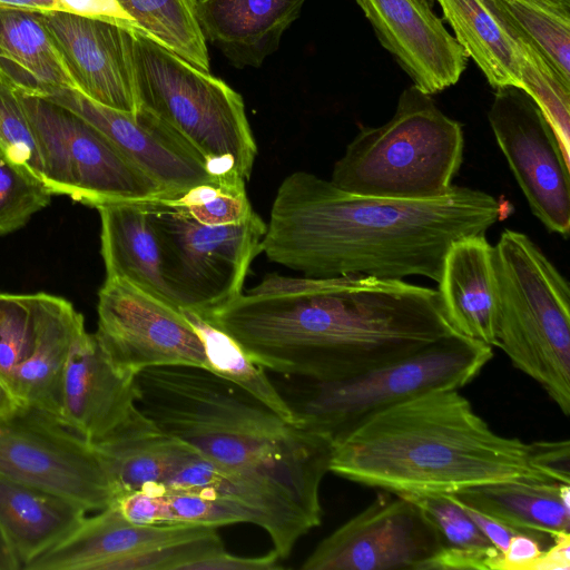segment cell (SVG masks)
<instances>
[{"label": "cell", "instance_id": "obj_36", "mask_svg": "<svg viewBox=\"0 0 570 570\" xmlns=\"http://www.w3.org/2000/svg\"><path fill=\"white\" fill-rule=\"evenodd\" d=\"M38 316L39 293H0V380L9 392L19 366L31 351Z\"/></svg>", "mask_w": 570, "mask_h": 570}, {"label": "cell", "instance_id": "obj_43", "mask_svg": "<svg viewBox=\"0 0 570 570\" xmlns=\"http://www.w3.org/2000/svg\"><path fill=\"white\" fill-rule=\"evenodd\" d=\"M532 444L540 470L551 480L570 484L569 441H537Z\"/></svg>", "mask_w": 570, "mask_h": 570}, {"label": "cell", "instance_id": "obj_47", "mask_svg": "<svg viewBox=\"0 0 570 570\" xmlns=\"http://www.w3.org/2000/svg\"><path fill=\"white\" fill-rule=\"evenodd\" d=\"M0 6L21 8L38 12L55 10L53 0H0Z\"/></svg>", "mask_w": 570, "mask_h": 570}, {"label": "cell", "instance_id": "obj_46", "mask_svg": "<svg viewBox=\"0 0 570 570\" xmlns=\"http://www.w3.org/2000/svg\"><path fill=\"white\" fill-rule=\"evenodd\" d=\"M570 533L560 535L543 550L533 570H569Z\"/></svg>", "mask_w": 570, "mask_h": 570}, {"label": "cell", "instance_id": "obj_19", "mask_svg": "<svg viewBox=\"0 0 570 570\" xmlns=\"http://www.w3.org/2000/svg\"><path fill=\"white\" fill-rule=\"evenodd\" d=\"M137 397L135 377L110 364L94 333H81L66 363L59 421L91 444L132 413Z\"/></svg>", "mask_w": 570, "mask_h": 570}, {"label": "cell", "instance_id": "obj_5", "mask_svg": "<svg viewBox=\"0 0 570 570\" xmlns=\"http://www.w3.org/2000/svg\"><path fill=\"white\" fill-rule=\"evenodd\" d=\"M139 110L225 181L250 178L257 145L242 96L140 30H134Z\"/></svg>", "mask_w": 570, "mask_h": 570}, {"label": "cell", "instance_id": "obj_38", "mask_svg": "<svg viewBox=\"0 0 570 570\" xmlns=\"http://www.w3.org/2000/svg\"><path fill=\"white\" fill-rule=\"evenodd\" d=\"M51 196L45 183L31 170L0 154V236L23 227L49 205Z\"/></svg>", "mask_w": 570, "mask_h": 570}, {"label": "cell", "instance_id": "obj_7", "mask_svg": "<svg viewBox=\"0 0 570 570\" xmlns=\"http://www.w3.org/2000/svg\"><path fill=\"white\" fill-rule=\"evenodd\" d=\"M495 345L570 413V288L524 233L504 229L493 246Z\"/></svg>", "mask_w": 570, "mask_h": 570}, {"label": "cell", "instance_id": "obj_4", "mask_svg": "<svg viewBox=\"0 0 570 570\" xmlns=\"http://www.w3.org/2000/svg\"><path fill=\"white\" fill-rule=\"evenodd\" d=\"M137 405L161 431L224 468L287 491L318 523L333 443L292 424L210 370L169 365L135 376Z\"/></svg>", "mask_w": 570, "mask_h": 570}, {"label": "cell", "instance_id": "obj_17", "mask_svg": "<svg viewBox=\"0 0 570 570\" xmlns=\"http://www.w3.org/2000/svg\"><path fill=\"white\" fill-rule=\"evenodd\" d=\"M28 94L61 105L96 127L159 186L161 199L175 198L195 186L219 180L141 111L132 116L67 87H46Z\"/></svg>", "mask_w": 570, "mask_h": 570}, {"label": "cell", "instance_id": "obj_33", "mask_svg": "<svg viewBox=\"0 0 570 570\" xmlns=\"http://www.w3.org/2000/svg\"><path fill=\"white\" fill-rule=\"evenodd\" d=\"M139 30L200 70L209 72L207 42L196 0H118Z\"/></svg>", "mask_w": 570, "mask_h": 570}, {"label": "cell", "instance_id": "obj_9", "mask_svg": "<svg viewBox=\"0 0 570 570\" xmlns=\"http://www.w3.org/2000/svg\"><path fill=\"white\" fill-rule=\"evenodd\" d=\"M140 203L159 244L164 281L179 308L207 314L243 292L267 227L257 213L239 223L206 225L160 199Z\"/></svg>", "mask_w": 570, "mask_h": 570}, {"label": "cell", "instance_id": "obj_15", "mask_svg": "<svg viewBox=\"0 0 570 570\" xmlns=\"http://www.w3.org/2000/svg\"><path fill=\"white\" fill-rule=\"evenodd\" d=\"M38 14L77 90L100 105L136 116L134 30L55 10Z\"/></svg>", "mask_w": 570, "mask_h": 570}, {"label": "cell", "instance_id": "obj_29", "mask_svg": "<svg viewBox=\"0 0 570 570\" xmlns=\"http://www.w3.org/2000/svg\"><path fill=\"white\" fill-rule=\"evenodd\" d=\"M0 68L22 91L46 87L77 90L38 11L0 6Z\"/></svg>", "mask_w": 570, "mask_h": 570}, {"label": "cell", "instance_id": "obj_41", "mask_svg": "<svg viewBox=\"0 0 570 570\" xmlns=\"http://www.w3.org/2000/svg\"><path fill=\"white\" fill-rule=\"evenodd\" d=\"M55 11L101 20L128 30H139L118 0H53Z\"/></svg>", "mask_w": 570, "mask_h": 570}, {"label": "cell", "instance_id": "obj_28", "mask_svg": "<svg viewBox=\"0 0 570 570\" xmlns=\"http://www.w3.org/2000/svg\"><path fill=\"white\" fill-rule=\"evenodd\" d=\"M454 37L493 88L520 87L512 18L493 0H436Z\"/></svg>", "mask_w": 570, "mask_h": 570}, {"label": "cell", "instance_id": "obj_42", "mask_svg": "<svg viewBox=\"0 0 570 570\" xmlns=\"http://www.w3.org/2000/svg\"><path fill=\"white\" fill-rule=\"evenodd\" d=\"M282 558L273 549L259 557H239L225 549L190 566L189 570H278Z\"/></svg>", "mask_w": 570, "mask_h": 570}, {"label": "cell", "instance_id": "obj_2", "mask_svg": "<svg viewBox=\"0 0 570 570\" xmlns=\"http://www.w3.org/2000/svg\"><path fill=\"white\" fill-rule=\"evenodd\" d=\"M513 213L509 200L453 186L430 199L368 197L295 171L275 195L261 252L315 278L346 275L438 283L449 247L485 235Z\"/></svg>", "mask_w": 570, "mask_h": 570}, {"label": "cell", "instance_id": "obj_22", "mask_svg": "<svg viewBox=\"0 0 570 570\" xmlns=\"http://www.w3.org/2000/svg\"><path fill=\"white\" fill-rule=\"evenodd\" d=\"M442 311L455 332L495 345L497 297L493 246L485 235L455 240L438 281Z\"/></svg>", "mask_w": 570, "mask_h": 570}, {"label": "cell", "instance_id": "obj_34", "mask_svg": "<svg viewBox=\"0 0 570 570\" xmlns=\"http://www.w3.org/2000/svg\"><path fill=\"white\" fill-rule=\"evenodd\" d=\"M513 30L520 53V87L539 106L556 135L564 160L570 164V80L559 72L514 20Z\"/></svg>", "mask_w": 570, "mask_h": 570}, {"label": "cell", "instance_id": "obj_13", "mask_svg": "<svg viewBox=\"0 0 570 570\" xmlns=\"http://www.w3.org/2000/svg\"><path fill=\"white\" fill-rule=\"evenodd\" d=\"M439 533L410 498L383 491L323 539L303 570H433Z\"/></svg>", "mask_w": 570, "mask_h": 570}, {"label": "cell", "instance_id": "obj_3", "mask_svg": "<svg viewBox=\"0 0 570 570\" xmlns=\"http://www.w3.org/2000/svg\"><path fill=\"white\" fill-rule=\"evenodd\" d=\"M330 471L404 497L551 480L532 443L497 434L458 390L424 393L362 422L333 445Z\"/></svg>", "mask_w": 570, "mask_h": 570}, {"label": "cell", "instance_id": "obj_12", "mask_svg": "<svg viewBox=\"0 0 570 570\" xmlns=\"http://www.w3.org/2000/svg\"><path fill=\"white\" fill-rule=\"evenodd\" d=\"M97 312L95 337L120 374L169 365L208 370L204 344L183 311L135 284L106 277Z\"/></svg>", "mask_w": 570, "mask_h": 570}, {"label": "cell", "instance_id": "obj_45", "mask_svg": "<svg viewBox=\"0 0 570 570\" xmlns=\"http://www.w3.org/2000/svg\"><path fill=\"white\" fill-rule=\"evenodd\" d=\"M451 495V494H450ZM452 497V495H451ZM453 498V497H452ZM474 521L491 543L503 553L509 546L511 538L518 533H525L510 525H507L469 505H465L453 498ZM528 534V533H527ZM531 535V534H530ZM533 537V535H532ZM543 546V544H542Z\"/></svg>", "mask_w": 570, "mask_h": 570}, {"label": "cell", "instance_id": "obj_24", "mask_svg": "<svg viewBox=\"0 0 570 570\" xmlns=\"http://www.w3.org/2000/svg\"><path fill=\"white\" fill-rule=\"evenodd\" d=\"M451 494L507 525L533 535L544 548L570 533V484L519 479L468 488Z\"/></svg>", "mask_w": 570, "mask_h": 570}, {"label": "cell", "instance_id": "obj_27", "mask_svg": "<svg viewBox=\"0 0 570 570\" xmlns=\"http://www.w3.org/2000/svg\"><path fill=\"white\" fill-rule=\"evenodd\" d=\"M77 503L0 473V529L20 569L87 515Z\"/></svg>", "mask_w": 570, "mask_h": 570}, {"label": "cell", "instance_id": "obj_20", "mask_svg": "<svg viewBox=\"0 0 570 570\" xmlns=\"http://www.w3.org/2000/svg\"><path fill=\"white\" fill-rule=\"evenodd\" d=\"M209 527L141 524L126 520L114 503L36 556L24 570H105L118 559L194 538ZM217 529V528H216Z\"/></svg>", "mask_w": 570, "mask_h": 570}, {"label": "cell", "instance_id": "obj_1", "mask_svg": "<svg viewBox=\"0 0 570 570\" xmlns=\"http://www.w3.org/2000/svg\"><path fill=\"white\" fill-rule=\"evenodd\" d=\"M202 316L265 370L314 381L353 376L458 333L436 289L362 275L269 273Z\"/></svg>", "mask_w": 570, "mask_h": 570}, {"label": "cell", "instance_id": "obj_32", "mask_svg": "<svg viewBox=\"0 0 570 570\" xmlns=\"http://www.w3.org/2000/svg\"><path fill=\"white\" fill-rule=\"evenodd\" d=\"M180 309L204 344L208 370L237 384L285 421L297 425L289 405L263 366L255 363L232 336L204 316L191 309Z\"/></svg>", "mask_w": 570, "mask_h": 570}, {"label": "cell", "instance_id": "obj_39", "mask_svg": "<svg viewBox=\"0 0 570 570\" xmlns=\"http://www.w3.org/2000/svg\"><path fill=\"white\" fill-rule=\"evenodd\" d=\"M0 154L42 180L39 146L9 77L0 68Z\"/></svg>", "mask_w": 570, "mask_h": 570}, {"label": "cell", "instance_id": "obj_11", "mask_svg": "<svg viewBox=\"0 0 570 570\" xmlns=\"http://www.w3.org/2000/svg\"><path fill=\"white\" fill-rule=\"evenodd\" d=\"M0 473L87 512L104 510L117 498L91 444L57 417L33 409L18 407L0 421Z\"/></svg>", "mask_w": 570, "mask_h": 570}, {"label": "cell", "instance_id": "obj_16", "mask_svg": "<svg viewBox=\"0 0 570 570\" xmlns=\"http://www.w3.org/2000/svg\"><path fill=\"white\" fill-rule=\"evenodd\" d=\"M413 85L433 95L458 82L468 55L426 0H356Z\"/></svg>", "mask_w": 570, "mask_h": 570}, {"label": "cell", "instance_id": "obj_10", "mask_svg": "<svg viewBox=\"0 0 570 570\" xmlns=\"http://www.w3.org/2000/svg\"><path fill=\"white\" fill-rule=\"evenodd\" d=\"M35 132L42 161V181L95 208L105 202L163 198L159 186L91 124L47 98L14 87Z\"/></svg>", "mask_w": 570, "mask_h": 570}, {"label": "cell", "instance_id": "obj_23", "mask_svg": "<svg viewBox=\"0 0 570 570\" xmlns=\"http://www.w3.org/2000/svg\"><path fill=\"white\" fill-rule=\"evenodd\" d=\"M85 331L82 314L69 301L39 293L35 341L10 390L19 407L33 409L59 420L66 363L75 341Z\"/></svg>", "mask_w": 570, "mask_h": 570}, {"label": "cell", "instance_id": "obj_14", "mask_svg": "<svg viewBox=\"0 0 570 570\" xmlns=\"http://www.w3.org/2000/svg\"><path fill=\"white\" fill-rule=\"evenodd\" d=\"M488 118L531 213L548 232L568 238L570 164L539 106L521 87L502 86Z\"/></svg>", "mask_w": 570, "mask_h": 570}, {"label": "cell", "instance_id": "obj_18", "mask_svg": "<svg viewBox=\"0 0 570 570\" xmlns=\"http://www.w3.org/2000/svg\"><path fill=\"white\" fill-rule=\"evenodd\" d=\"M163 485L229 500L246 508L269 535L274 550L287 558L298 540L320 525L284 489L263 478L218 465L197 451Z\"/></svg>", "mask_w": 570, "mask_h": 570}, {"label": "cell", "instance_id": "obj_40", "mask_svg": "<svg viewBox=\"0 0 570 570\" xmlns=\"http://www.w3.org/2000/svg\"><path fill=\"white\" fill-rule=\"evenodd\" d=\"M225 549L216 528L110 562L105 570H189L190 566Z\"/></svg>", "mask_w": 570, "mask_h": 570}, {"label": "cell", "instance_id": "obj_21", "mask_svg": "<svg viewBox=\"0 0 570 570\" xmlns=\"http://www.w3.org/2000/svg\"><path fill=\"white\" fill-rule=\"evenodd\" d=\"M305 0H196L202 33L237 68L259 67L279 47Z\"/></svg>", "mask_w": 570, "mask_h": 570}, {"label": "cell", "instance_id": "obj_44", "mask_svg": "<svg viewBox=\"0 0 570 570\" xmlns=\"http://www.w3.org/2000/svg\"><path fill=\"white\" fill-rule=\"evenodd\" d=\"M544 549L534 537L518 533L511 538L508 548L500 554L497 570H533Z\"/></svg>", "mask_w": 570, "mask_h": 570}, {"label": "cell", "instance_id": "obj_6", "mask_svg": "<svg viewBox=\"0 0 570 570\" xmlns=\"http://www.w3.org/2000/svg\"><path fill=\"white\" fill-rule=\"evenodd\" d=\"M463 151L462 125L412 85L387 122L360 129L334 164L330 181L368 197L436 198L454 186Z\"/></svg>", "mask_w": 570, "mask_h": 570}, {"label": "cell", "instance_id": "obj_8", "mask_svg": "<svg viewBox=\"0 0 570 570\" xmlns=\"http://www.w3.org/2000/svg\"><path fill=\"white\" fill-rule=\"evenodd\" d=\"M492 347L460 333L353 376L299 379L282 393L298 426L333 445L362 422L404 401L439 390H459L492 358Z\"/></svg>", "mask_w": 570, "mask_h": 570}, {"label": "cell", "instance_id": "obj_26", "mask_svg": "<svg viewBox=\"0 0 570 570\" xmlns=\"http://www.w3.org/2000/svg\"><path fill=\"white\" fill-rule=\"evenodd\" d=\"M95 208L100 216L106 277L124 278L177 306L164 281L159 244L141 203L105 202Z\"/></svg>", "mask_w": 570, "mask_h": 570}, {"label": "cell", "instance_id": "obj_49", "mask_svg": "<svg viewBox=\"0 0 570 570\" xmlns=\"http://www.w3.org/2000/svg\"><path fill=\"white\" fill-rule=\"evenodd\" d=\"M18 407L19 405L0 380V421L10 417Z\"/></svg>", "mask_w": 570, "mask_h": 570}, {"label": "cell", "instance_id": "obj_30", "mask_svg": "<svg viewBox=\"0 0 570 570\" xmlns=\"http://www.w3.org/2000/svg\"><path fill=\"white\" fill-rule=\"evenodd\" d=\"M112 503L126 520L134 523L209 528L242 522L255 524V517L236 502L163 484H149L122 493Z\"/></svg>", "mask_w": 570, "mask_h": 570}, {"label": "cell", "instance_id": "obj_35", "mask_svg": "<svg viewBox=\"0 0 570 570\" xmlns=\"http://www.w3.org/2000/svg\"><path fill=\"white\" fill-rule=\"evenodd\" d=\"M570 80V0H493Z\"/></svg>", "mask_w": 570, "mask_h": 570}, {"label": "cell", "instance_id": "obj_48", "mask_svg": "<svg viewBox=\"0 0 570 570\" xmlns=\"http://www.w3.org/2000/svg\"><path fill=\"white\" fill-rule=\"evenodd\" d=\"M19 563L0 529V570H19Z\"/></svg>", "mask_w": 570, "mask_h": 570}, {"label": "cell", "instance_id": "obj_31", "mask_svg": "<svg viewBox=\"0 0 570 570\" xmlns=\"http://www.w3.org/2000/svg\"><path fill=\"white\" fill-rule=\"evenodd\" d=\"M407 498L422 509L439 533L442 550L433 570H497L501 552L450 494Z\"/></svg>", "mask_w": 570, "mask_h": 570}, {"label": "cell", "instance_id": "obj_25", "mask_svg": "<svg viewBox=\"0 0 570 570\" xmlns=\"http://www.w3.org/2000/svg\"><path fill=\"white\" fill-rule=\"evenodd\" d=\"M117 497L163 484L196 450L161 431L140 409L102 439L91 443Z\"/></svg>", "mask_w": 570, "mask_h": 570}, {"label": "cell", "instance_id": "obj_37", "mask_svg": "<svg viewBox=\"0 0 570 570\" xmlns=\"http://www.w3.org/2000/svg\"><path fill=\"white\" fill-rule=\"evenodd\" d=\"M180 207L206 225H228L249 217L253 209L244 181L215 180L195 186L178 197L161 199Z\"/></svg>", "mask_w": 570, "mask_h": 570}]
</instances>
